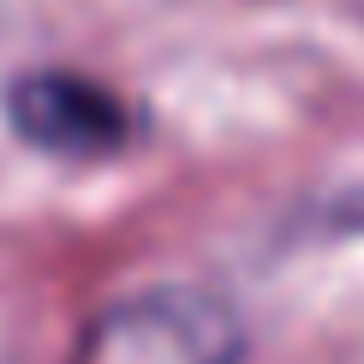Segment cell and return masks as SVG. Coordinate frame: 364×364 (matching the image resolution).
I'll return each mask as SVG.
<instances>
[{"mask_svg":"<svg viewBox=\"0 0 364 364\" xmlns=\"http://www.w3.org/2000/svg\"><path fill=\"white\" fill-rule=\"evenodd\" d=\"M6 119L24 144L60 161H102L132 138L126 102L84 72H24L6 90Z\"/></svg>","mask_w":364,"mask_h":364,"instance_id":"7a4b0ae2","label":"cell"},{"mask_svg":"<svg viewBox=\"0 0 364 364\" xmlns=\"http://www.w3.org/2000/svg\"><path fill=\"white\" fill-rule=\"evenodd\" d=\"M245 328L209 287H144L114 299L72 346V364H239Z\"/></svg>","mask_w":364,"mask_h":364,"instance_id":"6da1fadb","label":"cell"}]
</instances>
